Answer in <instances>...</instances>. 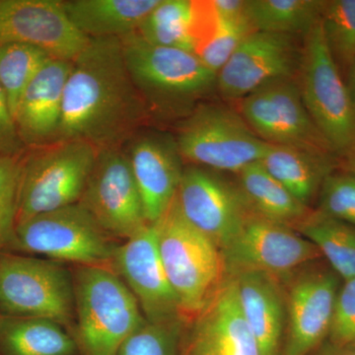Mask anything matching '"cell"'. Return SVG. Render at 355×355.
<instances>
[{
  "mask_svg": "<svg viewBox=\"0 0 355 355\" xmlns=\"http://www.w3.org/2000/svg\"><path fill=\"white\" fill-rule=\"evenodd\" d=\"M176 202L184 218L221 251L254 216L238 184L197 166L184 169Z\"/></svg>",
  "mask_w": 355,
  "mask_h": 355,
  "instance_id": "13",
  "label": "cell"
},
{
  "mask_svg": "<svg viewBox=\"0 0 355 355\" xmlns=\"http://www.w3.org/2000/svg\"><path fill=\"white\" fill-rule=\"evenodd\" d=\"M120 40L128 72L149 116L183 110L216 86V72L191 51L155 46L137 32Z\"/></svg>",
  "mask_w": 355,
  "mask_h": 355,
  "instance_id": "4",
  "label": "cell"
},
{
  "mask_svg": "<svg viewBox=\"0 0 355 355\" xmlns=\"http://www.w3.org/2000/svg\"><path fill=\"white\" fill-rule=\"evenodd\" d=\"M315 263L280 279L286 302L280 355H310L328 340L343 280L329 265Z\"/></svg>",
  "mask_w": 355,
  "mask_h": 355,
  "instance_id": "10",
  "label": "cell"
},
{
  "mask_svg": "<svg viewBox=\"0 0 355 355\" xmlns=\"http://www.w3.org/2000/svg\"><path fill=\"white\" fill-rule=\"evenodd\" d=\"M191 0H161L137 33L148 43L191 51Z\"/></svg>",
  "mask_w": 355,
  "mask_h": 355,
  "instance_id": "30",
  "label": "cell"
},
{
  "mask_svg": "<svg viewBox=\"0 0 355 355\" xmlns=\"http://www.w3.org/2000/svg\"><path fill=\"white\" fill-rule=\"evenodd\" d=\"M310 355H355V343L349 345H336L326 340Z\"/></svg>",
  "mask_w": 355,
  "mask_h": 355,
  "instance_id": "37",
  "label": "cell"
},
{
  "mask_svg": "<svg viewBox=\"0 0 355 355\" xmlns=\"http://www.w3.org/2000/svg\"><path fill=\"white\" fill-rule=\"evenodd\" d=\"M340 165L345 172L355 175V141L340 157Z\"/></svg>",
  "mask_w": 355,
  "mask_h": 355,
  "instance_id": "38",
  "label": "cell"
},
{
  "mask_svg": "<svg viewBox=\"0 0 355 355\" xmlns=\"http://www.w3.org/2000/svg\"><path fill=\"white\" fill-rule=\"evenodd\" d=\"M155 226L159 254L181 319L191 324L228 279L225 259L211 240L184 218L176 198Z\"/></svg>",
  "mask_w": 355,
  "mask_h": 355,
  "instance_id": "2",
  "label": "cell"
},
{
  "mask_svg": "<svg viewBox=\"0 0 355 355\" xmlns=\"http://www.w3.org/2000/svg\"><path fill=\"white\" fill-rule=\"evenodd\" d=\"M0 314L43 318L71 331L73 272L64 263L0 252Z\"/></svg>",
  "mask_w": 355,
  "mask_h": 355,
  "instance_id": "6",
  "label": "cell"
},
{
  "mask_svg": "<svg viewBox=\"0 0 355 355\" xmlns=\"http://www.w3.org/2000/svg\"><path fill=\"white\" fill-rule=\"evenodd\" d=\"M89 41L69 20L62 0H0V44H29L73 62Z\"/></svg>",
  "mask_w": 355,
  "mask_h": 355,
  "instance_id": "17",
  "label": "cell"
},
{
  "mask_svg": "<svg viewBox=\"0 0 355 355\" xmlns=\"http://www.w3.org/2000/svg\"><path fill=\"white\" fill-rule=\"evenodd\" d=\"M148 119L121 40L90 39L72 62L57 140H80L98 150L121 147Z\"/></svg>",
  "mask_w": 355,
  "mask_h": 355,
  "instance_id": "1",
  "label": "cell"
},
{
  "mask_svg": "<svg viewBox=\"0 0 355 355\" xmlns=\"http://www.w3.org/2000/svg\"><path fill=\"white\" fill-rule=\"evenodd\" d=\"M301 51L295 36L252 32L219 70L216 87L223 97L241 100L273 81L296 78Z\"/></svg>",
  "mask_w": 355,
  "mask_h": 355,
  "instance_id": "15",
  "label": "cell"
},
{
  "mask_svg": "<svg viewBox=\"0 0 355 355\" xmlns=\"http://www.w3.org/2000/svg\"><path fill=\"white\" fill-rule=\"evenodd\" d=\"M184 327L182 320L166 323L146 320L121 345L116 355H180Z\"/></svg>",
  "mask_w": 355,
  "mask_h": 355,
  "instance_id": "32",
  "label": "cell"
},
{
  "mask_svg": "<svg viewBox=\"0 0 355 355\" xmlns=\"http://www.w3.org/2000/svg\"><path fill=\"white\" fill-rule=\"evenodd\" d=\"M175 141L182 158L193 166L236 174L260 162L270 146L251 130L241 114L214 104L191 111L180 123Z\"/></svg>",
  "mask_w": 355,
  "mask_h": 355,
  "instance_id": "7",
  "label": "cell"
},
{
  "mask_svg": "<svg viewBox=\"0 0 355 355\" xmlns=\"http://www.w3.org/2000/svg\"><path fill=\"white\" fill-rule=\"evenodd\" d=\"M318 198V212L355 227V175L331 173L322 184Z\"/></svg>",
  "mask_w": 355,
  "mask_h": 355,
  "instance_id": "34",
  "label": "cell"
},
{
  "mask_svg": "<svg viewBox=\"0 0 355 355\" xmlns=\"http://www.w3.org/2000/svg\"><path fill=\"white\" fill-rule=\"evenodd\" d=\"M297 231L314 244L343 282L355 277V227L312 211Z\"/></svg>",
  "mask_w": 355,
  "mask_h": 355,
  "instance_id": "28",
  "label": "cell"
},
{
  "mask_svg": "<svg viewBox=\"0 0 355 355\" xmlns=\"http://www.w3.org/2000/svg\"><path fill=\"white\" fill-rule=\"evenodd\" d=\"M222 253L228 275L259 270L279 279L322 258L317 247L296 229L256 216L248 219Z\"/></svg>",
  "mask_w": 355,
  "mask_h": 355,
  "instance_id": "14",
  "label": "cell"
},
{
  "mask_svg": "<svg viewBox=\"0 0 355 355\" xmlns=\"http://www.w3.org/2000/svg\"><path fill=\"white\" fill-rule=\"evenodd\" d=\"M111 268L132 292L146 321L166 323L182 320L159 254L155 224H148L119 244Z\"/></svg>",
  "mask_w": 355,
  "mask_h": 355,
  "instance_id": "16",
  "label": "cell"
},
{
  "mask_svg": "<svg viewBox=\"0 0 355 355\" xmlns=\"http://www.w3.org/2000/svg\"><path fill=\"white\" fill-rule=\"evenodd\" d=\"M252 32L254 31L248 21L221 17L214 0H191L190 36L193 53L216 74Z\"/></svg>",
  "mask_w": 355,
  "mask_h": 355,
  "instance_id": "24",
  "label": "cell"
},
{
  "mask_svg": "<svg viewBox=\"0 0 355 355\" xmlns=\"http://www.w3.org/2000/svg\"><path fill=\"white\" fill-rule=\"evenodd\" d=\"M239 114L270 146L338 156L308 113L296 78L273 81L243 98Z\"/></svg>",
  "mask_w": 355,
  "mask_h": 355,
  "instance_id": "11",
  "label": "cell"
},
{
  "mask_svg": "<svg viewBox=\"0 0 355 355\" xmlns=\"http://www.w3.org/2000/svg\"><path fill=\"white\" fill-rule=\"evenodd\" d=\"M76 318L70 335L78 355H116L144 323L137 298L107 266H76L73 272Z\"/></svg>",
  "mask_w": 355,
  "mask_h": 355,
  "instance_id": "3",
  "label": "cell"
},
{
  "mask_svg": "<svg viewBox=\"0 0 355 355\" xmlns=\"http://www.w3.org/2000/svg\"><path fill=\"white\" fill-rule=\"evenodd\" d=\"M79 205L114 240H125L148 225L127 153L101 149Z\"/></svg>",
  "mask_w": 355,
  "mask_h": 355,
  "instance_id": "12",
  "label": "cell"
},
{
  "mask_svg": "<svg viewBox=\"0 0 355 355\" xmlns=\"http://www.w3.org/2000/svg\"><path fill=\"white\" fill-rule=\"evenodd\" d=\"M116 240L107 234L79 203L46 212L16 227L13 253L41 254L77 266L111 268Z\"/></svg>",
  "mask_w": 355,
  "mask_h": 355,
  "instance_id": "9",
  "label": "cell"
},
{
  "mask_svg": "<svg viewBox=\"0 0 355 355\" xmlns=\"http://www.w3.org/2000/svg\"><path fill=\"white\" fill-rule=\"evenodd\" d=\"M127 153L147 223L155 224L176 198L183 176L175 139L157 133H135Z\"/></svg>",
  "mask_w": 355,
  "mask_h": 355,
  "instance_id": "19",
  "label": "cell"
},
{
  "mask_svg": "<svg viewBox=\"0 0 355 355\" xmlns=\"http://www.w3.org/2000/svg\"><path fill=\"white\" fill-rule=\"evenodd\" d=\"M22 154L0 155V252H11L17 227Z\"/></svg>",
  "mask_w": 355,
  "mask_h": 355,
  "instance_id": "33",
  "label": "cell"
},
{
  "mask_svg": "<svg viewBox=\"0 0 355 355\" xmlns=\"http://www.w3.org/2000/svg\"><path fill=\"white\" fill-rule=\"evenodd\" d=\"M260 163L296 200L309 207L326 178L340 166V159L331 154L270 146Z\"/></svg>",
  "mask_w": 355,
  "mask_h": 355,
  "instance_id": "23",
  "label": "cell"
},
{
  "mask_svg": "<svg viewBox=\"0 0 355 355\" xmlns=\"http://www.w3.org/2000/svg\"><path fill=\"white\" fill-rule=\"evenodd\" d=\"M0 355H78L62 324L43 318L0 314Z\"/></svg>",
  "mask_w": 355,
  "mask_h": 355,
  "instance_id": "25",
  "label": "cell"
},
{
  "mask_svg": "<svg viewBox=\"0 0 355 355\" xmlns=\"http://www.w3.org/2000/svg\"><path fill=\"white\" fill-rule=\"evenodd\" d=\"M234 279L243 315L263 355H280L286 329L282 280L259 270L229 275Z\"/></svg>",
  "mask_w": 355,
  "mask_h": 355,
  "instance_id": "21",
  "label": "cell"
},
{
  "mask_svg": "<svg viewBox=\"0 0 355 355\" xmlns=\"http://www.w3.org/2000/svg\"><path fill=\"white\" fill-rule=\"evenodd\" d=\"M321 24L329 51L345 80L355 60V0H324Z\"/></svg>",
  "mask_w": 355,
  "mask_h": 355,
  "instance_id": "31",
  "label": "cell"
},
{
  "mask_svg": "<svg viewBox=\"0 0 355 355\" xmlns=\"http://www.w3.org/2000/svg\"><path fill=\"white\" fill-rule=\"evenodd\" d=\"M8 101L0 84V155H17L24 153Z\"/></svg>",
  "mask_w": 355,
  "mask_h": 355,
  "instance_id": "36",
  "label": "cell"
},
{
  "mask_svg": "<svg viewBox=\"0 0 355 355\" xmlns=\"http://www.w3.org/2000/svg\"><path fill=\"white\" fill-rule=\"evenodd\" d=\"M345 83H347V89H349L350 99H352L355 111V60L352 67H350L347 76H345Z\"/></svg>",
  "mask_w": 355,
  "mask_h": 355,
  "instance_id": "39",
  "label": "cell"
},
{
  "mask_svg": "<svg viewBox=\"0 0 355 355\" xmlns=\"http://www.w3.org/2000/svg\"><path fill=\"white\" fill-rule=\"evenodd\" d=\"M238 186L254 216L297 230L311 214L260 162L238 173Z\"/></svg>",
  "mask_w": 355,
  "mask_h": 355,
  "instance_id": "26",
  "label": "cell"
},
{
  "mask_svg": "<svg viewBox=\"0 0 355 355\" xmlns=\"http://www.w3.org/2000/svg\"><path fill=\"white\" fill-rule=\"evenodd\" d=\"M98 153L80 140H57L25 150L21 159L17 225L78 203Z\"/></svg>",
  "mask_w": 355,
  "mask_h": 355,
  "instance_id": "5",
  "label": "cell"
},
{
  "mask_svg": "<svg viewBox=\"0 0 355 355\" xmlns=\"http://www.w3.org/2000/svg\"><path fill=\"white\" fill-rule=\"evenodd\" d=\"M180 355H263L230 275L202 314L184 327Z\"/></svg>",
  "mask_w": 355,
  "mask_h": 355,
  "instance_id": "18",
  "label": "cell"
},
{
  "mask_svg": "<svg viewBox=\"0 0 355 355\" xmlns=\"http://www.w3.org/2000/svg\"><path fill=\"white\" fill-rule=\"evenodd\" d=\"M51 58H55L29 44H0V84L6 93L14 121L26 89Z\"/></svg>",
  "mask_w": 355,
  "mask_h": 355,
  "instance_id": "29",
  "label": "cell"
},
{
  "mask_svg": "<svg viewBox=\"0 0 355 355\" xmlns=\"http://www.w3.org/2000/svg\"><path fill=\"white\" fill-rule=\"evenodd\" d=\"M161 0H62L72 24L89 39L116 38L139 29Z\"/></svg>",
  "mask_w": 355,
  "mask_h": 355,
  "instance_id": "22",
  "label": "cell"
},
{
  "mask_svg": "<svg viewBox=\"0 0 355 355\" xmlns=\"http://www.w3.org/2000/svg\"><path fill=\"white\" fill-rule=\"evenodd\" d=\"M327 340L336 345L355 343V277L340 284Z\"/></svg>",
  "mask_w": 355,
  "mask_h": 355,
  "instance_id": "35",
  "label": "cell"
},
{
  "mask_svg": "<svg viewBox=\"0 0 355 355\" xmlns=\"http://www.w3.org/2000/svg\"><path fill=\"white\" fill-rule=\"evenodd\" d=\"M72 62L51 58L40 69L21 98L15 125L27 148L55 141Z\"/></svg>",
  "mask_w": 355,
  "mask_h": 355,
  "instance_id": "20",
  "label": "cell"
},
{
  "mask_svg": "<svg viewBox=\"0 0 355 355\" xmlns=\"http://www.w3.org/2000/svg\"><path fill=\"white\" fill-rule=\"evenodd\" d=\"M297 83L308 113L340 157L355 141V111L327 46L321 18L303 37Z\"/></svg>",
  "mask_w": 355,
  "mask_h": 355,
  "instance_id": "8",
  "label": "cell"
},
{
  "mask_svg": "<svg viewBox=\"0 0 355 355\" xmlns=\"http://www.w3.org/2000/svg\"><path fill=\"white\" fill-rule=\"evenodd\" d=\"M324 0H246L254 31L304 37L321 18Z\"/></svg>",
  "mask_w": 355,
  "mask_h": 355,
  "instance_id": "27",
  "label": "cell"
}]
</instances>
